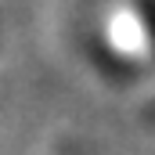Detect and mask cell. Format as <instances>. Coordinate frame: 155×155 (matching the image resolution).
<instances>
[]
</instances>
